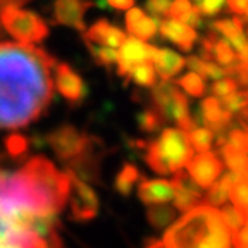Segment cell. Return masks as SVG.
<instances>
[{
    "label": "cell",
    "mask_w": 248,
    "mask_h": 248,
    "mask_svg": "<svg viewBox=\"0 0 248 248\" xmlns=\"http://www.w3.org/2000/svg\"><path fill=\"white\" fill-rule=\"evenodd\" d=\"M90 138L92 136L81 133L71 124H64L46 135V143L54 150L59 160L69 164L85 154L90 145Z\"/></svg>",
    "instance_id": "cell-7"
},
{
    "label": "cell",
    "mask_w": 248,
    "mask_h": 248,
    "mask_svg": "<svg viewBox=\"0 0 248 248\" xmlns=\"http://www.w3.org/2000/svg\"><path fill=\"white\" fill-rule=\"evenodd\" d=\"M152 102L154 108L164 121H174L179 129L185 133H191L195 129L197 123L190 116L188 100L172 81H162L155 85L152 92Z\"/></svg>",
    "instance_id": "cell-6"
},
{
    "label": "cell",
    "mask_w": 248,
    "mask_h": 248,
    "mask_svg": "<svg viewBox=\"0 0 248 248\" xmlns=\"http://www.w3.org/2000/svg\"><path fill=\"white\" fill-rule=\"evenodd\" d=\"M138 197L148 207L166 205L167 202L174 200V188L172 183L166 179H143L138 186Z\"/></svg>",
    "instance_id": "cell-15"
},
{
    "label": "cell",
    "mask_w": 248,
    "mask_h": 248,
    "mask_svg": "<svg viewBox=\"0 0 248 248\" xmlns=\"http://www.w3.org/2000/svg\"><path fill=\"white\" fill-rule=\"evenodd\" d=\"M236 88H238V83L234 78H224V79H219V81L214 83L210 92H212L214 97H221L222 100V98L229 97L231 93L236 92Z\"/></svg>",
    "instance_id": "cell-35"
},
{
    "label": "cell",
    "mask_w": 248,
    "mask_h": 248,
    "mask_svg": "<svg viewBox=\"0 0 248 248\" xmlns=\"http://www.w3.org/2000/svg\"><path fill=\"white\" fill-rule=\"evenodd\" d=\"M219 212H221L222 221H224V224L228 226L231 234H236V232L243 228L245 222H247V219H248L243 212H240L236 207H232V205H224Z\"/></svg>",
    "instance_id": "cell-30"
},
{
    "label": "cell",
    "mask_w": 248,
    "mask_h": 248,
    "mask_svg": "<svg viewBox=\"0 0 248 248\" xmlns=\"http://www.w3.org/2000/svg\"><path fill=\"white\" fill-rule=\"evenodd\" d=\"M159 31L164 38L176 43V45L185 52H190L198 38L197 31H195L193 28L186 26V24L179 23V21H174V19L160 21Z\"/></svg>",
    "instance_id": "cell-18"
},
{
    "label": "cell",
    "mask_w": 248,
    "mask_h": 248,
    "mask_svg": "<svg viewBox=\"0 0 248 248\" xmlns=\"http://www.w3.org/2000/svg\"><path fill=\"white\" fill-rule=\"evenodd\" d=\"M143 16H145L143 9H140V7H133L126 12V30H128V33L136 26V23H138Z\"/></svg>",
    "instance_id": "cell-42"
},
{
    "label": "cell",
    "mask_w": 248,
    "mask_h": 248,
    "mask_svg": "<svg viewBox=\"0 0 248 248\" xmlns=\"http://www.w3.org/2000/svg\"><path fill=\"white\" fill-rule=\"evenodd\" d=\"M186 64V59H183L179 54L169 50V48H155L154 59H152V66H154L155 73L159 74L162 81H170L176 74L183 71Z\"/></svg>",
    "instance_id": "cell-17"
},
{
    "label": "cell",
    "mask_w": 248,
    "mask_h": 248,
    "mask_svg": "<svg viewBox=\"0 0 248 248\" xmlns=\"http://www.w3.org/2000/svg\"><path fill=\"white\" fill-rule=\"evenodd\" d=\"M222 159H224L226 166L231 169V172L241 176V178H248V155L243 152L232 148L231 145L226 143L221 148Z\"/></svg>",
    "instance_id": "cell-20"
},
{
    "label": "cell",
    "mask_w": 248,
    "mask_h": 248,
    "mask_svg": "<svg viewBox=\"0 0 248 248\" xmlns=\"http://www.w3.org/2000/svg\"><path fill=\"white\" fill-rule=\"evenodd\" d=\"M162 245L166 248H231V231L219 210L200 203L167 228Z\"/></svg>",
    "instance_id": "cell-3"
},
{
    "label": "cell",
    "mask_w": 248,
    "mask_h": 248,
    "mask_svg": "<svg viewBox=\"0 0 248 248\" xmlns=\"http://www.w3.org/2000/svg\"><path fill=\"white\" fill-rule=\"evenodd\" d=\"M126 40L124 31H121L119 28H116L114 24H110L108 21L100 19L97 23H93L88 30L85 31V42L93 43L98 46H107V48H119Z\"/></svg>",
    "instance_id": "cell-14"
},
{
    "label": "cell",
    "mask_w": 248,
    "mask_h": 248,
    "mask_svg": "<svg viewBox=\"0 0 248 248\" xmlns=\"http://www.w3.org/2000/svg\"><path fill=\"white\" fill-rule=\"evenodd\" d=\"M136 121H138V128L143 133H155L159 131L160 126H162L164 119L160 117V114L152 108H145V110H140L138 116H136Z\"/></svg>",
    "instance_id": "cell-29"
},
{
    "label": "cell",
    "mask_w": 248,
    "mask_h": 248,
    "mask_svg": "<svg viewBox=\"0 0 248 248\" xmlns=\"http://www.w3.org/2000/svg\"><path fill=\"white\" fill-rule=\"evenodd\" d=\"M172 188H174V207L178 210L190 212L191 209L198 207L202 203V191L198 186L190 179V176L179 170L172 179Z\"/></svg>",
    "instance_id": "cell-13"
},
{
    "label": "cell",
    "mask_w": 248,
    "mask_h": 248,
    "mask_svg": "<svg viewBox=\"0 0 248 248\" xmlns=\"http://www.w3.org/2000/svg\"><path fill=\"white\" fill-rule=\"evenodd\" d=\"M174 83H178V85L181 86L188 95H191V97H203V95H205V83H203V79L195 73L185 74L179 81H174Z\"/></svg>",
    "instance_id": "cell-31"
},
{
    "label": "cell",
    "mask_w": 248,
    "mask_h": 248,
    "mask_svg": "<svg viewBox=\"0 0 248 248\" xmlns=\"http://www.w3.org/2000/svg\"><path fill=\"white\" fill-rule=\"evenodd\" d=\"M212 59H216V61L219 62V66L224 67V69H229V67H232L238 62L236 54H234V50L231 48V45L222 38H217L216 43H214Z\"/></svg>",
    "instance_id": "cell-25"
},
{
    "label": "cell",
    "mask_w": 248,
    "mask_h": 248,
    "mask_svg": "<svg viewBox=\"0 0 248 248\" xmlns=\"http://www.w3.org/2000/svg\"><path fill=\"white\" fill-rule=\"evenodd\" d=\"M93 4L76 2V0H59L54 4V23L61 26L73 28L76 31H85V14Z\"/></svg>",
    "instance_id": "cell-12"
},
{
    "label": "cell",
    "mask_w": 248,
    "mask_h": 248,
    "mask_svg": "<svg viewBox=\"0 0 248 248\" xmlns=\"http://www.w3.org/2000/svg\"><path fill=\"white\" fill-rule=\"evenodd\" d=\"M210 30L216 31V33H221V35L226 38V42H231V40H234V38H238V36L245 35L243 21H241L240 17L214 21V23L210 24Z\"/></svg>",
    "instance_id": "cell-24"
},
{
    "label": "cell",
    "mask_w": 248,
    "mask_h": 248,
    "mask_svg": "<svg viewBox=\"0 0 248 248\" xmlns=\"http://www.w3.org/2000/svg\"><path fill=\"white\" fill-rule=\"evenodd\" d=\"M5 147H7V152L12 155V157H19V155L26 154L28 140L21 135H11L7 140H5Z\"/></svg>",
    "instance_id": "cell-36"
},
{
    "label": "cell",
    "mask_w": 248,
    "mask_h": 248,
    "mask_svg": "<svg viewBox=\"0 0 248 248\" xmlns=\"http://www.w3.org/2000/svg\"><path fill=\"white\" fill-rule=\"evenodd\" d=\"M221 105H222V108H224L228 114L241 112V110L248 108V90L231 93L229 97L222 98Z\"/></svg>",
    "instance_id": "cell-32"
},
{
    "label": "cell",
    "mask_w": 248,
    "mask_h": 248,
    "mask_svg": "<svg viewBox=\"0 0 248 248\" xmlns=\"http://www.w3.org/2000/svg\"><path fill=\"white\" fill-rule=\"evenodd\" d=\"M126 79L141 86V88L154 90L155 85H157V73H155L152 62H145V64H140V66L133 67Z\"/></svg>",
    "instance_id": "cell-21"
},
{
    "label": "cell",
    "mask_w": 248,
    "mask_h": 248,
    "mask_svg": "<svg viewBox=\"0 0 248 248\" xmlns=\"http://www.w3.org/2000/svg\"><path fill=\"white\" fill-rule=\"evenodd\" d=\"M226 7H228L231 12H234V14H245L247 16L248 0H229L228 4H226Z\"/></svg>",
    "instance_id": "cell-43"
},
{
    "label": "cell",
    "mask_w": 248,
    "mask_h": 248,
    "mask_svg": "<svg viewBox=\"0 0 248 248\" xmlns=\"http://www.w3.org/2000/svg\"><path fill=\"white\" fill-rule=\"evenodd\" d=\"M238 178H240V176L234 174V172H226L221 178V181H217L209 190V193H207V202H205L207 205L214 207V209H216V207H224L226 200L229 198V191H231V188L234 186V183L238 181Z\"/></svg>",
    "instance_id": "cell-19"
},
{
    "label": "cell",
    "mask_w": 248,
    "mask_h": 248,
    "mask_svg": "<svg viewBox=\"0 0 248 248\" xmlns=\"http://www.w3.org/2000/svg\"><path fill=\"white\" fill-rule=\"evenodd\" d=\"M155 48L157 46L148 45V43L133 38V36L124 40V43L117 50V73H119V76L126 79L133 67L145 64V62H152Z\"/></svg>",
    "instance_id": "cell-9"
},
{
    "label": "cell",
    "mask_w": 248,
    "mask_h": 248,
    "mask_svg": "<svg viewBox=\"0 0 248 248\" xmlns=\"http://www.w3.org/2000/svg\"><path fill=\"white\" fill-rule=\"evenodd\" d=\"M159 24H160V19L143 16V17L136 23V26L129 31V35H131L133 38L141 40V42H145V40H152L155 35H157V31H159Z\"/></svg>",
    "instance_id": "cell-27"
},
{
    "label": "cell",
    "mask_w": 248,
    "mask_h": 248,
    "mask_svg": "<svg viewBox=\"0 0 248 248\" xmlns=\"http://www.w3.org/2000/svg\"><path fill=\"white\" fill-rule=\"evenodd\" d=\"M86 46H88L90 54L93 55L95 62H97V64H100V66L110 67L112 64H117V50L107 48V46L93 45V43H86Z\"/></svg>",
    "instance_id": "cell-33"
},
{
    "label": "cell",
    "mask_w": 248,
    "mask_h": 248,
    "mask_svg": "<svg viewBox=\"0 0 248 248\" xmlns=\"http://www.w3.org/2000/svg\"><path fill=\"white\" fill-rule=\"evenodd\" d=\"M186 64H188V67L190 69H193L195 74H198V76H207V62L202 61L200 57H197V55H191V57L186 59Z\"/></svg>",
    "instance_id": "cell-40"
},
{
    "label": "cell",
    "mask_w": 248,
    "mask_h": 248,
    "mask_svg": "<svg viewBox=\"0 0 248 248\" xmlns=\"http://www.w3.org/2000/svg\"><path fill=\"white\" fill-rule=\"evenodd\" d=\"M188 138H190L191 148H195L200 154L210 152V147L216 141V136L209 128H195L191 133H188Z\"/></svg>",
    "instance_id": "cell-28"
},
{
    "label": "cell",
    "mask_w": 248,
    "mask_h": 248,
    "mask_svg": "<svg viewBox=\"0 0 248 248\" xmlns=\"http://www.w3.org/2000/svg\"><path fill=\"white\" fill-rule=\"evenodd\" d=\"M108 7L116 9V11H129V9L135 7V4H133V0H121V2H117V0H110V2H107Z\"/></svg>",
    "instance_id": "cell-44"
},
{
    "label": "cell",
    "mask_w": 248,
    "mask_h": 248,
    "mask_svg": "<svg viewBox=\"0 0 248 248\" xmlns=\"http://www.w3.org/2000/svg\"><path fill=\"white\" fill-rule=\"evenodd\" d=\"M147 219L155 229H166L170 222L176 219V210L167 205H154L148 207Z\"/></svg>",
    "instance_id": "cell-23"
},
{
    "label": "cell",
    "mask_w": 248,
    "mask_h": 248,
    "mask_svg": "<svg viewBox=\"0 0 248 248\" xmlns=\"http://www.w3.org/2000/svg\"><path fill=\"white\" fill-rule=\"evenodd\" d=\"M69 188V172L40 155L19 170H0V219L30 228L35 219L55 217L66 207Z\"/></svg>",
    "instance_id": "cell-2"
},
{
    "label": "cell",
    "mask_w": 248,
    "mask_h": 248,
    "mask_svg": "<svg viewBox=\"0 0 248 248\" xmlns=\"http://www.w3.org/2000/svg\"><path fill=\"white\" fill-rule=\"evenodd\" d=\"M24 2H0V23L19 45H35L48 35V26L38 14L23 9Z\"/></svg>",
    "instance_id": "cell-5"
},
{
    "label": "cell",
    "mask_w": 248,
    "mask_h": 248,
    "mask_svg": "<svg viewBox=\"0 0 248 248\" xmlns=\"http://www.w3.org/2000/svg\"><path fill=\"white\" fill-rule=\"evenodd\" d=\"M145 9L154 14L155 19H160L162 16H169L170 2L169 0H150L145 4Z\"/></svg>",
    "instance_id": "cell-39"
},
{
    "label": "cell",
    "mask_w": 248,
    "mask_h": 248,
    "mask_svg": "<svg viewBox=\"0 0 248 248\" xmlns=\"http://www.w3.org/2000/svg\"><path fill=\"white\" fill-rule=\"evenodd\" d=\"M148 248H166V247L162 245V241H154Z\"/></svg>",
    "instance_id": "cell-45"
},
{
    "label": "cell",
    "mask_w": 248,
    "mask_h": 248,
    "mask_svg": "<svg viewBox=\"0 0 248 248\" xmlns=\"http://www.w3.org/2000/svg\"><path fill=\"white\" fill-rule=\"evenodd\" d=\"M143 159L157 174L179 172L193 159V148H191L188 133L181 129L166 128L157 140L147 141Z\"/></svg>",
    "instance_id": "cell-4"
},
{
    "label": "cell",
    "mask_w": 248,
    "mask_h": 248,
    "mask_svg": "<svg viewBox=\"0 0 248 248\" xmlns=\"http://www.w3.org/2000/svg\"><path fill=\"white\" fill-rule=\"evenodd\" d=\"M0 11H2V9H0ZM0 31H2V23H0Z\"/></svg>",
    "instance_id": "cell-46"
},
{
    "label": "cell",
    "mask_w": 248,
    "mask_h": 248,
    "mask_svg": "<svg viewBox=\"0 0 248 248\" xmlns=\"http://www.w3.org/2000/svg\"><path fill=\"white\" fill-rule=\"evenodd\" d=\"M140 178H141V172H140L135 166H131V164H126V166L117 172L116 181H114V188H116L121 195L128 197V195L131 193L135 183L140 181Z\"/></svg>",
    "instance_id": "cell-22"
},
{
    "label": "cell",
    "mask_w": 248,
    "mask_h": 248,
    "mask_svg": "<svg viewBox=\"0 0 248 248\" xmlns=\"http://www.w3.org/2000/svg\"><path fill=\"white\" fill-rule=\"evenodd\" d=\"M71 174V172H69ZM71 207V216L76 221H92L98 214V195L95 193L92 186L79 181L71 174V188L67 197Z\"/></svg>",
    "instance_id": "cell-8"
},
{
    "label": "cell",
    "mask_w": 248,
    "mask_h": 248,
    "mask_svg": "<svg viewBox=\"0 0 248 248\" xmlns=\"http://www.w3.org/2000/svg\"><path fill=\"white\" fill-rule=\"evenodd\" d=\"M193 11H195L193 4L186 2V0H178V2H174V4H170L169 16L174 21H179V23L186 24V21H188V17H190Z\"/></svg>",
    "instance_id": "cell-34"
},
{
    "label": "cell",
    "mask_w": 248,
    "mask_h": 248,
    "mask_svg": "<svg viewBox=\"0 0 248 248\" xmlns=\"http://www.w3.org/2000/svg\"><path fill=\"white\" fill-rule=\"evenodd\" d=\"M222 167L224 166L214 152L198 154L186 164L188 176H191V181L202 190H210L216 185V179L222 174Z\"/></svg>",
    "instance_id": "cell-10"
},
{
    "label": "cell",
    "mask_w": 248,
    "mask_h": 248,
    "mask_svg": "<svg viewBox=\"0 0 248 248\" xmlns=\"http://www.w3.org/2000/svg\"><path fill=\"white\" fill-rule=\"evenodd\" d=\"M228 145L243 154H248V133H245L243 129H231L228 133Z\"/></svg>",
    "instance_id": "cell-38"
},
{
    "label": "cell",
    "mask_w": 248,
    "mask_h": 248,
    "mask_svg": "<svg viewBox=\"0 0 248 248\" xmlns=\"http://www.w3.org/2000/svg\"><path fill=\"white\" fill-rule=\"evenodd\" d=\"M54 86L69 104L79 105L86 97V85L71 66L57 62L54 69Z\"/></svg>",
    "instance_id": "cell-11"
},
{
    "label": "cell",
    "mask_w": 248,
    "mask_h": 248,
    "mask_svg": "<svg viewBox=\"0 0 248 248\" xmlns=\"http://www.w3.org/2000/svg\"><path fill=\"white\" fill-rule=\"evenodd\" d=\"M229 198L232 202V207H236L248 217V178H241V176L238 178V181L229 191Z\"/></svg>",
    "instance_id": "cell-26"
},
{
    "label": "cell",
    "mask_w": 248,
    "mask_h": 248,
    "mask_svg": "<svg viewBox=\"0 0 248 248\" xmlns=\"http://www.w3.org/2000/svg\"><path fill=\"white\" fill-rule=\"evenodd\" d=\"M231 243L234 245V248H248V219L243 228H241L236 234H232Z\"/></svg>",
    "instance_id": "cell-41"
},
{
    "label": "cell",
    "mask_w": 248,
    "mask_h": 248,
    "mask_svg": "<svg viewBox=\"0 0 248 248\" xmlns=\"http://www.w3.org/2000/svg\"><path fill=\"white\" fill-rule=\"evenodd\" d=\"M198 112H200L202 117V124H209V129L216 135L226 133L228 126L231 124V114L226 112L221 102L214 97H207L202 102L200 107H198Z\"/></svg>",
    "instance_id": "cell-16"
},
{
    "label": "cell",
    "mask_w": 248,
    "mask_h": 248,
    "mask_svg": "<svg viewBox=\"0 0 248 248\" xmlns=\"http://www.w3.org/2000/svg\"><path fill=\"white\" fill-rule=\"evenodd\" d=\"M55 66L43 48L0 42V129L24 128L48 108Z\"/></svg>",
    "instance_id": "cell-1"
},
{
    "label": "cell",
    "mask_w": 248,
    "mask_h": 248,
    "mask_svg": "<svg viewBox=\"0 0 248 248\" xmlns=\"http://www.w3.org/2000/svg\"><path fill=\"white\" fill-rule=\"evenodd\" d=\"M193 7L200 12L202 16H216L226 7L222 0H202V2H195Z\"/></svg>",
    "instance_id": "cell-37"
}]
</instances>
